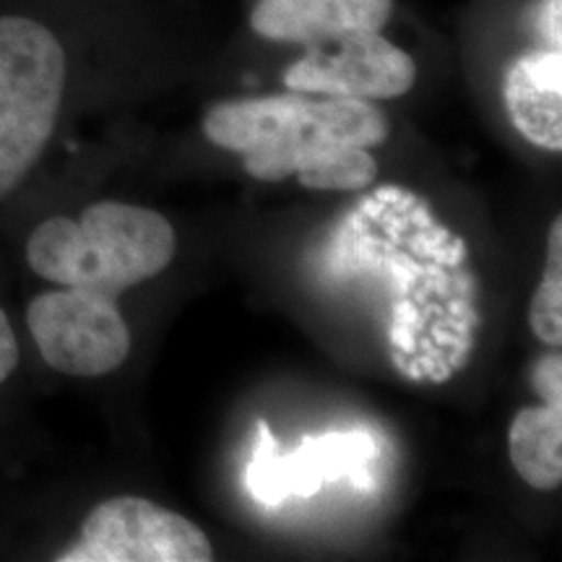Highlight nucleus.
Returning <instances> with one entry per match:
<instances>
[{"label": "nucleus", "instance_id": "nucleus-1", "mask_svg": "<svg viewBox=\"0 0 562 562\" xmlns=\"http://www.w3.org/2000/svg\"><path fill=\"white\" fill-rule=\"evenodd\" d=\"M172 224L157 211L123 201H94L79 214H53L34 224L24 261L50 286L117 300L175 258Z\"/></svg>", "mask_w": 562, "mask_h": 562}, {"label": "nucleus", "instance_id": "nucleus-2", "mask_svg": "<svg viewBox=\"0 0 562 562\" xmlns=\"http://www.w3.org/2000/svg\"><path fill=\"white\" fill-rule=\"evenodd\" d=\"M211 144L243 157L258 180H284L347 146L383 144L389 121L370 100L297 94L235 100L211 108L203 117Z\"/></svg>", "mask_w": 562, "mask_h": 562}, {"label": "nucleus", "instance_id": "nucleus-3", "mask_svg": "<svg viewBox=\"0 0 562 562\" xmlns=\"http://www.w3.org/2000/svg\"><path fill=\"white\" fill-rule=\"evenodd\" d=\"M68 53L50 26L0 16V203L16 195L58 133L68 91Z\"/></svg>", "mask_w": 562, "mask_h": 562}, {"label": "nucleus", "instance_id": "nucleus-4", "mask_svg": "<svg viewBox=\"0 0 562 562\" xmlns=\"http://www.w3.org/2000/svg\"><path fill=\"white\" fill-rule=\"evenodd\" d=\"M26 331L47 368L68 378H104L131 355V328L117 300L50 286L26 302Z\"/></svg>", "mask_w": 562, "mask_h": 562}, {"label": "nucleus", "instance_id": "nucleus-5", "mask_svg": "<svg viewBox=\"0 0 562 562\" xmlns=\"http://www.w3.org/2000/svg\"><path fill=\"white\" fill-rule=\"evenodd\" d=\"M58 562H209L214 547L180 513L136 495L97 503L79 531L53 554Z\"/></svg>", "mask_w": 562, "mask_h": 562}, {"label": "nucleus", "instance_id": "nucleus-6", "mask_svg": "<svg viewBox=\"0 0 562 562\" xmlns=\"http://www.w3.org/2000/svg\"><path fill=\"white\" fill-rule=\"evenodd\" d=\"M417 68L402 47L381 32H347L307 45V55L284 74L286 89L300 94L393 100L414 87Z\"/></svg>", "mask_w": 562, "mask_h": 562}, {"label": "nucleus", "instance_id": "nucleus-7", "mask_svg": "<svg viewBox=\"0 0 562 562\" xmlns=\"http://www.w3.org/2000/svg\"><path fill=\"white\" fill-rule=\"evenodd\" d=\"M375 440L364 430L302 438L292 453H281L269 425L258 422V440L248 467V490L258 503L281 505L286 497H311L323 484L351 476L362 487L364 467L375 459Z\"/></svg>", "mask_w": 562, "mask_h": 562}, {"label": "nucleus", "instance_id": "nucleus-8", "mask_svg": "<svg viewBox=\"0 0 562 562\" xmlns=\"http://www.w3.org/2000/svg\"><path fill=\"white\" fill-rule=\"evenodd\" d=\"M393 0H261L250 24L261 37L318 45L347 32H381Z\"/></svg>", "mask_w": 562, "mask_h": 562}, {"label": "nucleus", "instance_id": "nucleus-9", "mask_svg": "<svg viewBox=\"0 0 562 562\" xmlns=\"http://www.w3.org/2000/svg\"><path fill=\"white\" fill-rule=\"evenodd\" d=\"M510 121L531 144L562 149V53L539 50L518 58L505 76Z\"/></svg>", "mask_w": 562, "mask_h": 562}, {"label": "nucleus", "instance_id": "nucleus-10", "mask_svg": "<svg viewBox=\"0 0 562 562\" xmlns=\"http://www.w3.org/2000/svg\"><path fill=\"white\" fill-rule=\"evenodd\" d=\"M508 451L516 472L533 490H552L562 482V398L544 406H526L513 419Z\"/></svg>", "mask_w": 562, "mask_h": 562}, {"label": "nucleus", "instance_id": "nucleus-11", "mask_svg": "<svg viewBox=\"0 0 562 562\" xmlns=\"http://www.w3.org/2000/svg\"><path fill=\"white\" fill-rule=\"evenodd\" d=\"M378 161L370 157L368 149L347 146V149L331 151L328 157L315 161L297 172L300 182L313 191H360L368 182L375 180Z\"/></svg>", "mask_w": 562, "mask_h": 562}, {"label": "nucleus", "instance_id": "nucleus-12", "mask_svg": "<svg viewBox=\"0 0 562 562\" xmlns=\"http://www.w3.org/2000/svg\"><path fill=\"white\" fill-rule=\"evenodd\" d=\"M529 321L533 334L544 344L562 341V222L550 229V256H547L544 279L531 300Z\"/></svg>", "mask_w": 562, "mask_h": 562}, {"label": "nucleus", "instance_id": "nucleus-13", "mask_svg": "<svg viewBox=\"0 0 562 562\" xmlns=\"http://www.w3.org/2000/svg\"><path fill=\"white\" fill-rule=\"evenodd\" d=\"M21 364V344L13 328L11 315L0 305V385H5L16 375Z\"/></svg>", "mask_w": 562, "mask_h": 562}, {"label": "nucleus", "instance_id": "nucleus-14", "mask_svg": "<svg viewBox=\"0 0 562 562\" xmlns=\"http://www.w3.org/2000/svg\"><path fill=\"white\" fill-rule=\"evenodd\" d=\"M560 357H547L542 360V368L537 372V381L542 385V393L547 398H562V381H560Z\"/></svg>", "mask_w": 562, "mask_h": 562}, {"label": "nucleus", "instance_id": "nucleus-15", "mask_svg": "<svg viewBox=\"0 0 562 562\" xmlns=\"http://www.w3.org/2000/svg\"><path fill=\"white\" fill-rule=\"evenodd\" d=\"M560 16H562V0H547L542 9V32L547 42H550L552 50H560V40H562Z\"/></svg>", "mask_w": 562, "mask_h": 562}]
</instances>
